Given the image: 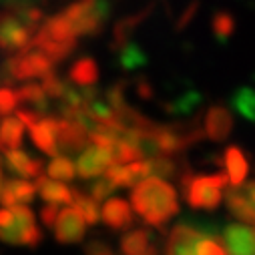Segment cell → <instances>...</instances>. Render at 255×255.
Masks as SVG:
<instances>
[{"label":"cell","instance_id":"1","mask_svg":"<svg viewBox=\"0 0 255 255\" xmlns=\"http://www.w3.org/2000/svg\"><path fill=\"white\" fill-rule=\"evenodd\" d=\"M131 203L133 209L151 227H163L167 221H171V217L179 213L177 191L171 183L159 177H145L133 185Z\"/></svg>","mask_w":255,"mask_h":255},{"label":"cell","instance_id":"2","mask_svg":"<svg viewBox=\"0 0 255 255\" xmlns=\"http://www.w3.org/2000/svg\"><path fill=\"white\" fill-rule=\"evenodd\" d=\"M229 179L225 173L213 175H193L187 171L181 177V191L187 203L193 209H217L223 201V189L227 187Z\"/></svg>","mask_w":255,"mask_h":255},{"label":"cell","instance_id":"3","mask_svg":"<svg viewBox=\"0 0 255 255\" xmlns=\"http://www.w3.org/2000/svg\"><path fill=\"white\" fill-rule=\"evenodd\" d=\"M0 241L24 247H36L42 241V233L26 205L0 207Z\"/></svg>","mask_w":255,"mask_h":255},{"label":"cell","instance_id":"4","mask_svg":"<svg viewBox=\"0 0 255 255\" xmlns=\"http://www.w3.org/2000/svg\"><path fill=\"white\" fill-rule=\"evenodd\" d=\"M111 14V4L107 0H77L62 16H65L75 32V36L99 34Z\"/></svg>","mask_w":255,"mask_h":255},{"label":"cell","instance_id":"5","mask_svg":"<svg viewBox=\"0 0 255 255\" xmlns=\"http://www.w3.org/2000/svg\"><path fill=\"white\" fill-rule=\"evenodd\" d=\"M54 139H56L58 153H67V155L79 153L89 143V127L81 121H71L60 117Z\"/></svg>","mask_w":255,"mask_h":255},{"label":"cell","instance_id":"6","mask_svg":"<svg viewBox=\"0 0 255 255\" xmlns=\"http://www.w3.org/2000/svg\"><path fill=\"white\" fill-rule=\"evenodd\" d=\"M32 34L34 32L12 12L0 18V46L4 50L20 52V50L28 48Z\"/></svg>","mask_w":255,"mask_h":255},{"label":"cell","instance_id":"7","mask_svg":"<svg viewBox=\"0 0 255 255\" xmlns=\"http://www.w3.org/2000/svg\"><path fill=\"white\" fill-rule=\"evenodd\" d=\"M52 231H54L56 241H60V243H79L85 237L87 221L75 207H65L58 211Z\"/></svg>","mask_w":255,"mask_h":255},{"label":"cell","instance_id":"8","mask_svg":"<svg viewBox=\"0 0 255 255\" xmlns=\"http://www.w3.org/2000/svg\"><path fill=\"white\" fill-rule=\"evenodd\" d=\"M223 247L229 255H255V227L229 223L223 227Z\"/></svg>","mask_w":255,"mask_h":255},{"label":"cell","instance_id":"9","mask_svg":"<svg viewBox=\"0 0 255 255\" xmlns=\"http://www.w3.org/2000/svg\"><path fill=\"white\" fill-rule=\"evenodd\" d=\"M113 165V159H111V151L109 149H101V147H87L79 161H77V173L83 177V179H95L99 175H103L109 167Z\"/></svg>","mask_w":255,"mask_h":255},{"label":"cell","instance_id":"10","mask_svg":"<svg viewBox=\"0 0 255 255\" xmlns=\"http://www.w3.org/2000/svg\"><path fill=\"white\" fill-rule=\"evenodd\" d=\"M233 131V117L225 107L213 105L205 113V123H203V135L209 137L211 141L219 143L225 141Z\"/></svg>","mask_w":255,"mask_h":255},{"label":"cell","instance_id":"11","mask_svg":"<svg viewBox=\"0 0 255 255\" xmlns=\"http://www.w3.org/2000/svg\"><path fill=\"white\" fill-rule=\"evenodd\" d=\"M36 187L28 179H8L6 183L0 185V205L12 207V205H26L34 199Z\"/></svg>","mask_w":255,"mask_h":255},{"label":"cell","instance_id":"12","mask_svg":"<svg viewBox=\"0 0 255 255\" xmlns=\"http://www.w3.org/2000/svg\"><path fill=\"white\" fill-rule=\"evenodd\" d=\"M56 127H58V119L50 117V115H42L38 119V123L30 127V137H32L34 145L44 155H50V157L58 155V147H56V139H54Z\"/></svg>","mask_w":255,"mask_h":255},{"label":"cell","instance_id":"13","mask_svg":"<svg viewBox=\"0 0 255 255\" xmlns=\"http://www.w3.org/2000/svg\"><path fill=\"white\" fill-rule=\"evenodd\" d=\"M2 153H4V165L10 173H14L22 179L42 175V161L40 159H34L20 149H2Z\"/></svg>","mask_w":255,"mask_h":255},{"label":"cell","instance_id":"14","mask_svg":"<svg viewBox=\"0 0 255 255\" xmlns=\"http://www.w3.org/2000/svg\"><path fill=\"white\" fill-rule=\"evenodd\" d=\"M101 219L115 231H125L133 225V211L129 207L125 199H119V197H113L109 199L103 209H101Z\"/></svg>","mask_w":255,"mask_h":255},{"label":"cell","instance_id":"15","mask_svg":"<svg viewBox=\"0 0 255 255\" xmlns=\"http://www.w3.org/2000/svg\"><path fill=\"white\" fill-rule=\"evenodd\" d=\"M123 255H157V245L153 243V233L149 229H133L121 239Z\"/></svg>","mask_w":255,"mask_h":255},{"label":"cell","instance_id":"16","mask_svg":"<svg viewBox=\"0 0 255 255\" xmlns=\"http://www.w3.org/2000/svg\"><path fill=\"white\" fill-rule=\"evenodd\" d=\"M149 14H151V6L145 8V10H141V12L131 14V16H125V18H121V20L115 24V28H113V40H111L113 52H119L127 42H131L133 32L137 30V26H139Z\"/></svg>","mask_w":255,"mask_h":255},{"label":"cell","instance_id":"17","mask_svg":"<svg viewBox=\"0 0 255 255\" xmlns=\"http://www.w3.org/2000/svg\"><path fill=\"white\" fill-rule=\"evenodd\" d=\"M36 193L46 201V203H54V205H60V203H71L73 201V191L62 185L60 181H54L50 177H44V175H38L36 177Z\"/></svg>","mask_w":255,"mask_h":255},{"label":"cell","instance_id":"18","mask_svg":"<svg viewBox=\"0 0 255 255\" xmlns=\"http://www.w3.org/2000/svg\"><path fill=\"white\" fill-rule=\"evenodd\" d=\"M225 203L231 215H235L237 219H241L243 223L255 227V205H251L237 187H229L225 193Z\"/></svg>","mask_w":255,"mask_h":255},{"label":"cell","instance_id":"19","mask_svg":"<svg viewBox=\"0 0 255 255\" xmlns=\"http://www.w3.org/2000/svg\"><path fill=\"white\" fill-rule=\"evenodd\" d=\"M69 77L75 85L79 87H95L99 81V67L97 60L91 56H83L79 60H75V65L69 71Z\"/></svg>","mask_w":255,"mask_h":255},{"label":"cell","instance_id":"20","mask_svg":"<svg viewBox=\"0 0 255 255\" xmlns=\"http://www.w3.org/2000/svg\"><path fill=\"white\" fill-rule=\"evenodd\" d=\"M225 169H227V179L231 187H239L247 179V161L245 155L241 153L239 147H229L225 151Z\"/></svg>","mask_w":255,"mask_h":255},{"label":"cell","instance_id":"21","mask_svg":"<svg viewBox=\"0 0 255 255\" xmlns=\"http://www.w3.org/2000/svg\"><path fill=\"white\" fill-rule=\"evenodd\" d=\"M22 123L16 117L6 115L0 121V151L2 149H18L22 145Z\"/></svg>","mask_w":255,"mask_h":255},{"label":"cell","instance_id":"22","mask_svg":"<svg viewBox=\"0 0 255 255\" xmlns=\"http://www.w3.org/2000/svg\"><path fill=\"white\" fill-rule=\"evenodd\" d=\"M77 46V40H65V42H56V40H40L36 42L32 48L40 50L52 65L54 62H60V60H65Z\"/></svg>","mask_w":255,"mask_h":255},{"label":"cell","instance_id":"23","mask_svg":"<svg viewBox=\"0 0 255 255\" xmlns=\"http://www.w3.org/2000/svg\"><path fill=\"white\" fill-rule=\"evenodd\" d=\"M71 205L83 215V219H85L87 223H91V225L99 223V219H101V207H99V203H97L89 193L73 191V201H71Z\"/></svg>","mask_w":255,"mask_h":255},{"label":"cell","instance_id":"24","mask_svg":"<svg viewBox=\"0 0 255 255\" xmlns=\"http://www.w3.org/2000/svg\"><path fill=\"white\" fill-rule=\"evenodd\" d=\"M233 109L243 115L247 121H255V89L253 87H243L239 89L233 99H231Z\"/></svg>","mask_w":255,"mask_h":255},{"label":"cell","instance_id":"25","mask_svg":"<svg viewBox=\"0 0 255 255\" xmlns=\"http://www.w3.org/2000/svg\"><path fill=\"white\" fill-rule=\"evenodd\" d=\"M77 175L75 163L67 155H56L48 163V177L54 181H73Z\"/></svg>","mask_w":255,"mask_h":255},{"label":"cell","instance_id":"26","mask_svg":"<svg viewBox=\"0 0 255 255\" xmlns=\"http://www.w3.org/2000/svg\"><path fill=\"white\" fill-rule=\"evenodd\" d=\"M235 28H237V24H235L233 14H229V12H225V10L215 12V16H213V20H211V30H213V36H215L219 42L229 40V38L235 34Z\"/></svg>","mask_w":255,"mask_h":255},{"label":"cell","instance_id":"27","mask_svg":"<svg viewBox=\"0 0 255 255\" xmlns=\"http://www.w3.org/2000/svg\"><path fill=\"white\" fill-rule=\"evenodd\" d=\"M16 93V99L22 101V103H28V105H34L36 109H44L46 107V95L44 91L40 89V85H34V83H26L22 85Z\"/></svg>","mask_w":255,"mask_h":255},{"label":"cell","instance_id":"28","mask_svg":"<svg viewBox=\"0 0 255 255\" xmlns=\"http://www.w3.org/2000/svg\"><path fill=\"white\" fill-rule=\"evenodd\" d=\"M119 58H121V65L125 67V69H137V67H143L145 65V54H143V50L139 48V46H135V44H131V42H127L119 52Z\"/></svg>","mask_w":255,"mask_h":255},{"label":"cell","instance_id":"29","mask_svg":"<svg viewBox=\"0 0 255 255\" xmlns=\"http://www.w3.org/2000/svg\"><path fill=\"white\" fill-rule=\"evenodd\" d=\"M149 167H151V175L165 179V177H173L175 175V163L169 155H155L149 157Z\"/></svg>","mask_w":255,"mask_h":255},{"label":"cell","instance_id":"30","mask_svg":"<svg viewBox=\"0 0 255 255\" xmlns=\"http://www.w3.org/2000/svg\"><path fill=\"white\" fill-rule=\"evenodd\" d=\"M195 255H227L225 247L213 237L211 231H207L195 245Z\"/></svg>","mask_w":255,"mask_h":255},{"label":"cell","instance_id":"31","mask_svg":"<svg viewBox=\"0 0 255 255\" xmlns=\"http://www.w3.org/2000/svg\"><path fill=\"white\" fill-rule=\"evenodd\" d=\"M40 89L44 91L46 97H50V99H60L62 95L67 93L69 85L62 81V79H58L54 73H50V75L42 77V85H40Z\"/></svg>","mask_w":255,"mask_h":255},{"label":"cell","instance_id":"32","mask_svg":"<svg viewBox=\"0 0 255 255\" xmlns=\"http://www.w3.org/2000/svg\"><path fill=\"white\" fill-rule=\"evenodd\" d=\"M115 191V187H113V183L107 179V177H103V179H95L93 183H91V189H89V195L99 203V201H103V199H107L111 193Z\"/></svg>","mask_w":255,"mask_h":255},{"label":"cell","instance_id":"33","mask_svg":"<svg viewBox=\"0 0 255 255\" xmlns=\"http://www.w3.org/2000/svg\"><path fill=\"white\" fill-rule=\"evenodd\" d=\"M18 105V99H16V93L8 87H2L0 89V115H10Z\"/></svg>","mask_w":255,"mask_h":255},{"label":"cell","instance_id":"34","mask_svg":"<svg viewBox=\"0 0 255 255\" xmlns=\"http://www.w3.org/2000/svg\"><path fill=\"white\" fill-rule=\"evenodd\" d=\"M197 10H199V2L197 0H193V2H191L185 10H183V14L179 16V22H177V30H183L191 20H193V16L197 14Z\"/></svg>","mask_w":255,"mask_h":255},{"label":"cell","instance_id":"35","mask_svg":"<svg viewBox=\"0 0 255 255\" xmlns=\"http://www.w3.org/2000/svg\"><path fill=\"white\" fill-rule=\"evenodd\" d=\"M58 211H60V209H58V205H54V203H46V205L42 207V211H40V219H42V223H44L48 229H52Z\"/></svg>","mask_w":255,"mask_h":255},{"label":"cell","instance_id":"36","mask_svg":"<svg viewBox=\"0 0 255 255\" xmlns=\"http://www.w3.org/2000/svg\"><path fill=\"white\" fill-rule=\"evenodd\" d=\"M40 117H42L40 113H36V111H26V109H22V111H18V113H16V119H18L22 125H26L28 129H30L32 125H36V123H38V119H40Z\"/></svg>","mask_w":255,"mask_h":255},{"label":"cell","instance_id":"37","mask_svg":"<svg viewBox=\"0 0 255 255\" xmlns=\"http://www.w3.org/2000/svg\"><path fill=\"white\" fill-rule=\"evenodd\" d=\"M137 93H139V97L145 99V101H149V99L155 97V91H153V87L149 85L147 79H139V81H137Z\"/></svg>","mask_w":255,"mask_h":255},{"label":"cell","instance_id":"38","mask_svg":"<svg viewBox=\"0 0 255 255\" xmlns=\"http://www.w3.org/2000/svg\"><path fill=\"white\" fill-rule=\"evenodd\" d=\"M87 255H113V251H111L105 243H101V241H93V243L87 245Z\"/></svg>","mask_w":255,"mask_h":255},{"label":"cell","instance_id":"39","mask_svg":"<svg viewBox=\"0 0 255 255\" xmlns=\"http://www.w3.org/2000/svg\"><path fill=\"white\" fill-rule=\"evenodd\" d=\"M239 191H241V195H243L251 205H255V181H251V183H243V187H241Z\"/></svg>","mask_w":255,"mask_h":255},{"label":"cell","instance_id":"40","mask_svg":"<svg viewBox=\"0 0 255 255\" xmlns=\"http://www.w3.org/2000/svg\"><path fill=\"white\" fill-rule=\"evenodd\" d=\"M0 185H2V173H0Z\"/></svg>","mask_w":255,"mask_h":255}]
</instances>
